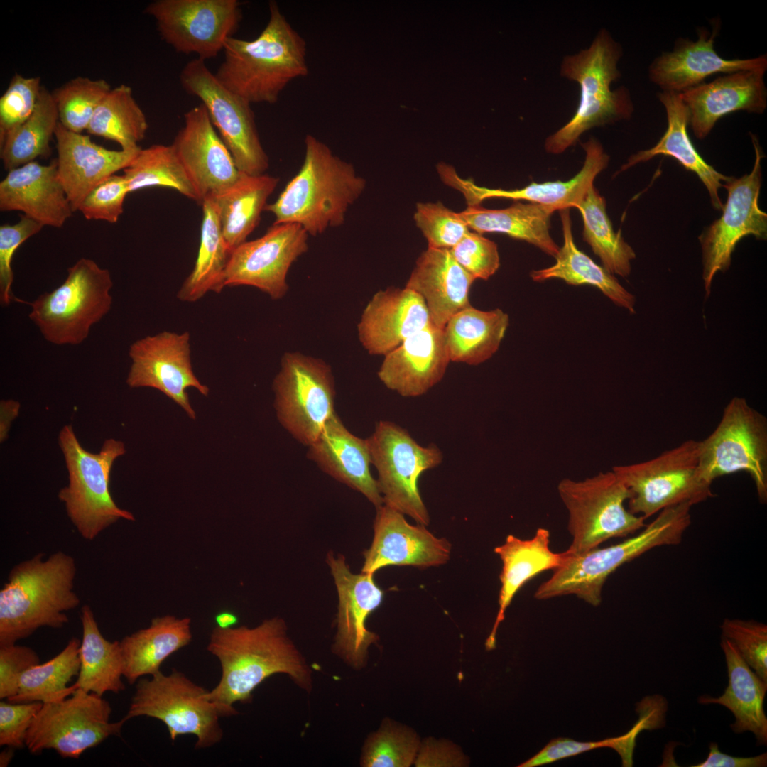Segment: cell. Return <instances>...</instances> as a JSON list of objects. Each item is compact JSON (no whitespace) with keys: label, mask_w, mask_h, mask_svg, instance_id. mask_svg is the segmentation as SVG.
<instances>
[{"label":"cell","mask_w":767,"mask_h":767,"mask_svg":"<svg viewBox=\"0 0 767 767\" xmlns=\"http://www.w3.org/2000/svg\"><path fill=\"white\" fill-rule=\"evenodd\" d=\"M111 89L103 79L92 80L81 76L55 89L51 93L56 104L59 123L75 133L87 131L97 107Z\"/></svg>","instance_id":"c3c4849f"},{"label":"cell","mask_w":767,"mask_h":767,"mask_svg":"<svg viewBox=\"0 0 767 767\" xmlns=\"http://www.w3.org/2000/svg\"><path fill=\"white\" fill-rule=\"evenodd\" d=\"M612 471L629 489V511L645 519L681 505L694 506L713 496L698 470V441L686 440L642 462L614 466Z\"/></svg>","instance_id":"8fae6325"},{"label":"cell","mask_w":767,"mask_h":767,"mask_svg":"<svg viewBox=\"0 0 767 767\" xmlns=\"http://www.w3.org/2000/svg\"><path fill=\"white\" fill-rule=\"evenodd\" d=\"M658 98L665 108L667 129L658 142L652 148L631 156L622 165L624 171L638 163L646 162L663 155L675 158L685 168L695 173L707 190L712 205L722 210L723 203L719 190L729 177L709 165L692 144L687 132L688 113L679 93L660 92Z\"/></svg>","instance_id":"d6a6232c"},{"label":"cell","mask_w":767,"mask_h":767,"mask_svg":"<svg viewBox=\"0 0 767 767\" xmlns=\"http://www.w3.org/2000/svg\"><path fill=\"white\" fill-rule=\"evenodd\" d=\"M755 68L724 74L680 93L688 113V126L698 139L705 138L721 118L738 111L762 114L767 107L764 75Z\"/></svg>","instance_id":"484cf974"},{"label":"cell","mask_w":767,"mask_h":767,"mask_svg":"<svg viewBox=\"0 0 767 767\" xmlns=\"http://www.w3.org/2000/svg\"><path fill=\"white\" fill-rule=\"evenodd\" d=\"M366 440L384 504L428 526L430 516L418 480L423 472L441 464L440 450L435 444L420 445L406 429L389 420L377 422Z\"/></svg>","instance_id":"5bb4252c"},{"label":"cell","mask_w":767,"mask_h":767,"mask_svg":"<svg viewBox=\"0 0 767 767\" xmlns=\"http://www.w3.org/2000/svg\"><path fill=\"white\" fill-rule=\"evenodd\" d=\"M509 325L500 308L482 310L471 305L455 314L443 330L451 361L478 365L499 349Z\"/></svg>","instance_id":"f35d334b"},{"label":"cell","mask_w":767,"mask_h":767,"mask_svg":"<svg viewBox=\"0 0 767 767\" xmlns=\"http://www.w3.org/2000/svg\"><path fill=\"white\" fill-rule=\"evenodd\" d=\"M59 122L55 102L41 86L36 109L31 116L11 131L0 143L1 159L8 171L51 153L50 142Z\"/></svg>","instance_id":"ee69618b"},{"label":"cell","mask_w":767,"mask_h":767,"mask_svg":"<svg viewBox=\"0 0 767 767\" xmlns=\"http://www.w3.org/2000/svg\"><path fill=\"white\" fill-rule=\"evenodd\" d=\"M751 138L756 153L751 171L739 178L729 177L724 183L728 195L722 214L699 236L707 296L716 273L729 269L732 253L741 239L748 235L762 240L767 236V214L758 206L763 155L757 139L753 135Z\"/></svg>","instance_id":"e0dca14e"},{"label":"cell","mask_w":767,"mask_h":767,"mask_svg":"<svg viewBox=\"0 0 767 767\" xmlns=\"http://www.w3.org/2000/svg\"><path fill=\"white\" fill-rule=\"evenodd\" d=\"M550 535L548 530L543 528H538L531 539L523 540L508 535L504 543L494 548V553L502 562V570L499 575V608L486 641L487 650L495 648L498 627L517 592L533 577L545 570H553L563 562L565 553L550 550Z\"/></svg>","instance_id":"836d02e7"},{"label":"cell","mask_w":767,"mask_h":767,"mask_svg":"<svg viewBox=\"0 0 767 767\" xmlns=\"http://www.w3.org/2000/svg\"><path fill=\"white\" fill-rule=\"evenodd\" d=\"M80 620L82 638L79 651L80 671L75 683L77 689L102 697L107 692L124 691L120 642L109 641L103 636L89 605L82 607Z\"/></svg>","instance_id":"60d3db41"},{"label":"cell","mask_w":767,"mask_h":767,"mask_svg":"<svg viewBox=\"0 0 767 767\" xmlns=\"http://www.w3.org/2000/svg\"><path fill=\"white\" fill-rule=\"evenodd\" d=\"M582 146L585 152L584 165L567 181L533 182L514 190L489 188L477 185L472 180L461 178L454 168L445 172L442 181L463 195L467 207L480 205L486 199L505 198L547 205L555 210L576 208L593 185L595 178L607 167L609 161V155L596 138H590Z\"/></svg>","instance_id":"cb8c5ba5"},{"label":"cell","mask_w":767,"mask_h":767,"mask_svg":"<svg viewBox=\"0 0 767 767\" xmlns=\"http://www.w3.org/2000/svg\"><path fill=\"white\" fill-rule=\"evenodd\" d=\"M308 236L297 224H273L262 236L246 241L232 251L225 285L252 286L272 300L283 298L289 289L286 278L290 268L308 250Z\"/></svg>","instance_id":"ffe728a7"},{"label":"cell","mask_w":767,"mask_h":767,"mask_svg":"<svg viewBox=\"0 0 767 767\" xmlns=\"http://www.w3.org/2000/svg\"><path fill=\"white\" fill-rule=\"evenodd\" d=\"M327 562L339 597L333 651L350 667L360 669L366 663L369 646L378 640L376 634L366 629V621L381 604L384 592L374 574L352 573L343 555L334 557L329 553Z\"/></svg>","instance_id":"7402d4cb"},{"label":"cell","mask_w":767,"mask_h":767,"mask_svg":"<svg viewBox=\"0 0 767 767\" xmlns=\"http://www.w3.org/2000/svg\"><path fill=\"white\" fill-rule=\"evenodd\" d=\"M1 211H21L44 226L60 228L73 212L58 175L57 160L32 161L8 171L0 183Z\"/></svg>","instance_id":"f546056e"},{"label":"cell","mask_w":767,"mask_h":767,"mask_svg":"<svg viewBox=\"0 0 767 767\" xmlns=\"http://www.w3.org/2000/svg\"><path fill=\"white\" fill-rule=\"evenodd\" d=\"M576 208L583 220V239L599 258L602 266L613 275L628 277L635 251L624 241L621 232L614 230L606 213V200L594 185Z\"/></svg>","instance_id":"7bdbcfd3"},{"label":"cell","mask_w":767,"mask_h":767,"mask_svg":"<svg viewBox=\"0 0 767 767\" xmlns=\"http://www.w3.org/2000/svg\"><path fill=\"white\" fill-rule=\"evenodd\" d=\"M414 220L429 248L450 249L470 230L459 212L440 202L418 203Z\"/></svg>","instance_id":"f907efd6"},{"label":"cell","mask_w":767,"mask_h":767,"mask_svg":"<svg viewBox=\"0 0 767 767\" xmlns=\"http://www.w3.org/2000/svg\"><path fill=\"white\" fill-rule=\"evenodd\" d=\"M190 339L187 332L163 331L134 342L129 349L131 364L126 381L132 388L161 391L195 420L187 389L194 388L205 396L210 389L193 371Z\"/></svg>","instance_id":"d6986e66"},{"label":"cell","mask_w":767,"mask_h":767,"mask_svg":"<svg viewBox=\"0 0 767 767\" xmlns=\"http://www.w3.org/2000/svg\"><path fill=\"white\" fill-rule=\"evenodd\" d=\"M279 178L267 174H240L236 183L225 192L211 198L221 224L224 241L232 251L246 241L261 219L269 196Z\"/></svg>","instance_id":"ab89813d"},{"label":"cell","mask_w":767,"mask_h":767,"mask_svg":"<svg viewBox=\"0 0 767 767\" xmlns=\"http://www.w3.org/2000/svg\"><path fill=\"white\" fill-rule=\"evenodd\" d=\"M268 9V21L254 40H227L224 60L214 73L222 85L251 104L276 103L290 82L308 74L305 40L276 1H270Z\"/></svg>","instance_id":"7a4b0ae2"},{"label":"cell","mask_w":767,"mask_h":767,"mask_svg":"<svg viewBox=\"0 0 767 767\" xmlns=\"http://www.w3.org/2000/svg\"><path fill=\"white\" fill-rule=\"evenodd\" d=\"M217 626L220 629H229L234 627L239 621L238 616L230 611L218 612L214 616Z\"/></svg>","instance_id":"be15d7a7"},{"label":"cell","mask_w":767,"mask_h":767,"mask_svg":"<svg viewBox=\"0 0 767 767\" xmlns=\"http://www.w3.org/2000/svg\"><path fill=\"white\" fill-rule=\"evenodd\" d=\"M123 170L129 192L150 187H170L198 202L193 185L171 144L141 148Z\"/></svg>","instance_id":"7dc6e473"},{"label":"cell","mask_w":767,"mask_h":767,"mask_svg":"<svg viewBox=\"0 0 767 767\" xmlns=\"http://www.w3.org/2000/svg\"><path fill=\"white\" fill-rule=\"evenodd\" d=\"M145 12L156 20L166 43L205 61L224 50L242 18L237 0H157Z\"/></svg>","instance_id":"ac0fdd59"},{"label":"cell","mask_w":767,"mask_h":767,"mask_svg":"<svg viewBox=\"0 0 767 767\" xmlns=\"http://www.w3.org/2000/svg\"><path fill=\"white\" fill-rule=\"evenodd\" d=\"M41 88L39 77L15 74L0 98V143L34 111Z\"/></svg>","instance_id":"816d5d0a"},{"label":"cell","mask_w":767,"mask_h":767,"mask_svg":"<svg viewBox=\"0 0 767 767\" xmlns=\"http://www.w3.org/2000/svg\"><path fill=\"white\" fill-rule=\"evenodd\" d=\"M39 663L38 655L28 646H0V698L9 700L16 695L21 675Z\"/></svg>","instance_id":"91938a15"},{"label":"cell","mask_w":767,"mask_h":767,"mask_svg":"<svg viewBox=\"0 0 767 767\" xmlns=\"http://www.w3.org/2000/svg\"><path fill=\"white\" fill-rule=\"evenodd\" d=\"M151 680L141 679L136 686L127 720L146 716L163 722L170 739L191 734L197 737L195 749L211 747L220 742L222 717L218 707L207 698V690L195 684L183 673L173 669L170 675L159 670Z\"/></svg>","instance_id":"7c38bea8"},{"label":"cell","mask_w":767,"mask_h":767,"mask_svg":"<svg viewBox=\"0 0 767 767\" xmlns=\"http://www.w3.org/2000/svg\"><path fill=\"white\" fill-rule=\"evenodd\" d=\"M272 386L278 422L295 440L308 447L336 413L330 366L299 352H285Z\"/></svg>","instance_id":"4fadbf2b"},{"label":"cell","mask_w":767,"mask_h":767,"mask_svg":"<svg viewBox=\"0 0 767 767\" xmlns=\"http://www.w3.org/2000/svg\"><path fill=\"white\" fill-rule=\"evenodd\" d=\"M21 404L13 399L1 400L0 402V441H5L13 420L18 415Z\"/></svg>","instance_id":"6125c7cd"},{"label":"cell","mask_w":767,"mask_h":767,"mask_svg":"<svg viewBox=\"0 0 767 767\" xmlns=\"http://www.w3.org/2000/svg\"><path fill=\"white\" fill-rule=\"evenodd\" d=\"M200 243L194 268L177 293L183 302L194 303L208 292L220 293L232 251L223 237L216 206L211 198L202 203Z\"/></svg>","instance_id":"b9f144b4"},{"label":"cell","mask_w":767,"mask_h":767,"mask_svg":"<svg viewBox=\"0 0 767 767\" xmlns=\"http://www.w3.org/2000/svg\"><path fill=\"white\" fill-rule=\"evenodd\" d=\"M418 742L410 731L385 721L369 736L363 748L364 767H408L413 762Z\"/></svg>","instance_id":"681fc988"},{"label":"cell","mask_w":767,"mask_h":767,"mask_svg":"<svg viewBox=\"0 0 767 767\" xmlns=\"http://www.w3.org/2000/svg\"><path fill=\"white\" fill-rule=\"evenodd\" d=\"M691 508L681 504L665 508L638 535L615 545L580 553L566 550L562 565L538 587L534 597L543 600L573 594L597 606L604 584L616 569L653 548L681 542L691 523Z\"/></svg>","instance_id":"8992f818"},{"label":"cell","mask_w":767,"mask_h":767,"mask_svg":"<svg viewBox=\"0 0 767 767\" xmlns=\"http://www.w3.org/2000/svg\"><path fill=\"white\" fill-rule=\"evenodd\" d=\"M148 130L146 116L133 97L131 88L120 85L97 107L87 131L118 143L121 149L138 148Z\"/></svg>","instance_id":"bcb514c9"},{"label":"cell","mask_w":767,"mask_h":767,"mask_svg":"<svg viewBox=\"0 0 767 767\" xmlns=\"http://www.w3.org/2000/svg\"><path fill=\"white\" fill-rule=\"evenodd\" d=\"M58 443L68 472V484L58 492L67 515L82 538L93 540L121 519L134 521V516L121 508L109 491L115 460L126 452L120 440H106L97 453L86 450L70 425L60 430Z\"/></svg>","instance_id":"52a82bcc"},{"label":"cell","mask_w":767,"mask_h":767,"mask_svg":"<svg viewBox=\"0 0 767 767\" xmlns=\"http://www.w3.org/2000/svg\"><path fill=\"white\" fill-rule=\"evenodd\" d=\"M698 470L712 484L724 475L745 472L758 499L767 500V419L741 397H734L705 439L698 441Z\"/></svg>","instance_id":"30bf717a"},{"label":"cell","mask_w":767,"mask_h":767,"mask_svg":"<svg viewBox=\"0 0 767 767\" xmlns=\"http://www.w3.org/2000/svg\"><path fill=\"white\" fill-rule=\"evenodd\" d=\"M13 749H14L9 748V749L5 750V751H2L1 753V755H0V766L1 767L6 766L9 763L10 761L11 760V758H12V757L13 756Z\"/></svg>","instance_id":"e7e4bbea"},{"label":"cell","mask_w":767,"mask_h":767,"mask_svg":"<svg viewBox=\"0 0 767 767\" xmlns=\"http://www.w3.org/2000/svg\"><path fill=\"white\" fill-rule=\"evenodd\" d=\"M450 361L444 330L431 322L385 355L377 376L400 396L418 397L442 379Z\"/></svg>","instance_id":"4316f807"},{"label":"cell","mask_w":767,"mask_h":767,"mask_svg":"<svg viewBox=\"0 0 767 767\" xmlns=\"http://www.w3.org/2000/svg\"><path fill=\"white\" fill-rule=\"evenodd\" d=\"M430 323L420 295L406 287H389L377 291L366 305L357 334L369 354L384 357Z\"/></svg>","instance_id":"f1b7e54d"},{"label":"cell","mask_w":767,"mask_h":767,"mask_svg":"<svg viewBox=\"0 0 767 767\" xmlns=\"http://www.w3.org/2000/svg\"><path fill=\"white\" fill-rule=\"evenodd\" d=\"M128 193V183L124 174H114L87 194L78 210L88 220L116 223L124 212V202Z\"/></svg>","instance_id":"9f6ffc18"},{"label":"cell","mask_w":767,"mask_h":767,"mask_svg":"<svg viewBox=\"0 0 767 767\" xmlns=\"http://www.w3.org/2000/svg\"><path fill=\"white\" fill-rule=\"evenodd\" d=\"M722 636L736 647L749 666L767 682V626L756 621L725 619Z\"/></svg>","instance_id":"f5cc1de1"},{"label":"cell","mask_w":767,"mask_h":767,"mask_svg":"<svg viewBox=\"0 0 767 767\" xmlns=\"http://www.w3.org/2000/svg\"><path fill=\"white\" fill-rule=\"evenodd\" d=\"M77 638L70 639L63 650L52 659L34 665L21 675L16 695L7 700L13 703L40 702L43 704L62 700L76 690L68 686L80 671V646Z\"/></svg>","instance_id":"f6af8a7d"},{"label":"cell","mask_w":767,"mask_h":767,"mask_svg":"<svg viewBox=\"0 0 767 767\" xmlns=\"http://www.w3.org/2000/svg\"><path fill=\"white\" fill-rule=\"evenodd\" d=\"M75 559L59 550L15 565L0 590V646L16 643L41 627L60 629L80 603L74 591Z\"/></svg>","instance_id":"277c9868"},{"label":"cell","mask_w":767,"mask_h":767,"mask_svg":"<svg viewBox=\"0 0 767 767\" xmlns=\"http://www.w3.org/2000/svg\"><path fill=\"white\" fill-rule=\"evenodd\" d=\"M767 764V754L754 757H736L719 751L717 744L712 742L707 758L692 767H763Z\"/></svg>","instance_id":"94428289"},{"label":"cell","mask_w":767,"mask_h":767,"mask_svg":"<svg viewBox=\"0 0 767 767\" xmlns=\"http://www.w3.org/2000/svg\"><path fill=\"white\" fill-rule=\"evenodd\" d=\"M621 55V45L602 28L589 48L563 58L560 74L579 85L580 99L571 119L546 138L548 153H563L586 131L631 117L634 109L629 89H611L621 76L618 63Z\"/></svg>","instance_id":"5b68a950"},{"label":"cell","mask_w":767,"mask_h":767,"mask_svg":"<svg viewBox=\"0 0 767 767\" xmlns=\"http://www.w3.org/2000/svg\"><path fill=\"white\" fill-rule=\"evenodd\" d=\"M717 21L711 33L701 28L698 39L679 38L672 51L664 52L651 63L648 77L662 92L682 93L704 82L714 74H727L755 68L767 69V55L748 59L728 60L714 49L719 33Z\"/></svg>","instance_id":"d4e9b609"},{"label":"cell","mask_w":767,"mask_h":767,"mask_svg":"<svg viewBox=\"0 0 767 767\" xmlns=\"http://www.w3.org/2000/svg\"><path fill=\"white\" fill-rule=\"evenodd\" d=\"M207 651L221 665L217 685L207 692L222 717L239 712L233 704L248 702L255 688L269 676L288 675L300 687L312 690V671L287 633L285 621L279 617L263 621L254 627H214Z\"/></svg>","instance_id":"6da1fadb"},{"label":"cell","mask_w":767,"mask_h":767,"mask_svg":"<svg viewBox=\"0 0 767 767\" xmlns=\"http://www.w3.org/2000/svg\"><path fill=\"white\" fill-rule=\"evenodd\" d=\"M721 647L727 665L728 686L720 697L702 695L698 702L724 706L734 715L735 722L730 726L734 732L751 731L758 744H766L767 717L763 701L767 682L751 670L730 640L722 636Z\"/></svg>","instance_id":"e575fe53"},{"label":"cell","mask_w":767,"mask_h":767,"mask_svg":"<svg viewBox=\"0 0 767 767\" xmlns=\"http://www.w3.org/2000/svg\"><path fill=\"white\" fill-rule=\"evenodd\" d=\"M180 81L183 88L206 107L238 170L251 175L264 174L269 161L261 143L251 104L222 85L205 61L197 58L184 66Z\"/></svg>","instance_id":"2e32d148"},{"label":"cell","mask_w":767,"mask_h":767,"mask_svg":"<svg viewBox=\"0 0 767 767\" xmlns=\"http://www.w3.org/2000/svg\"><path fill=\"white\" fill-rule=\"evenodd\" d=\"M450 250L456 261L475 280H488L499 268L496 244L475 232L469 230Z\"/></svg>","instance_id":"11a10c76"},{"label":"cell","mask_w":767,"mask_h":767,"mask_svg":"<svg viewBox=\"0 0 767 767\" xmlns=\"http://www.w3.org/2000/svg\"><path fill=\"white\" fill-rule=\"evenodd\" d=\"M112 287L108 269L92 259L81 258L67 269L61 285L28 303V317L47 342L79 345L109 312Z\"/></svg>","instance_id":"ba28073f"},{"label":"cell","mask_w":767,"mask_h":767,"mask_svg":"<svg viewBox=\"0 0 767 767\" xmlns=\"http://www.w3.org/2000/svg\"><path fill=\"white\" fill-rule=\"evenodd\" d=\"M171 144L190 179L198 203L225 192L241 173L202 103L185 114Z\"/></svg>","instance_id":"44dd1931"},{"label":"cell","mask_w":767,"mask_h":767,"mask_svg":"<svg viewBox=\"0 0 767 767\" xmlns=\"http://www.w3.org/2000/svg\"><path fill=\"white\" fill-rule=\"evenodd\" d=\"M557 491L568 513L572 542L567 550L570 553L588 551L646 526L643 516L625 508L631 491L612 470L582 481L563 479Z\"/></svg>","instance_id":"9c48e42d"},{"label":"cell","mask_w":767,"mask_h":767,"mask_svg":"<svg viewBox=\"0 0 767 767\" xmlns=\"http://www.w3.org/2000/svg\"><path fill=\"white\" fill-rule=\"evenodd\" d=\"M54 136L58 178L73 212L94 187L129 167L141 148L107 149L89 136L69 131L59 122Z\"/></svg>","instance_id":"83f0119b"},{"label":"cell","mask_w":767,"mask_h":767,"mask_svg":"<svg viewBox=\"0 0 767 767\" xmlns=\"http://www.w3.org/2000/svg\"><path fill=\"white\" fill-rule=\"evenodd\" d=\"M308 447V458L325 473L363 494L376 508L384 504L376 479L371 472L366 438L351 433L337 413Z\"/></svg>","instance_id":"4dcf8cb0"},{"label":"cell","mask_w":767,"mask_h":767,"mask_svg":"<svg viewBox=\"0 0 767 767\" xmlns=\"http://www.w3.org/2000/svg\"><path fill=\"white\" fill-rule=\"evenodd\" d=\"M192 639L191 619L173 615L155 617L150 625L123 638L120 642L123 676L133 685L141 676L153 675L171 654Z\"/></svg>","instance_id":"d590c367"},{"label":"cell","mask_w":767,"mask_h":767,"mask_svg":"<svg viewBox=\"0 0 767 767\" xmlns=\"http://www.w3.org/2000/svg\"><path fill=\"white\" fill-rule=\"evenodd\" d=\"M108 701L77 689L68 697L43 704L28 730L26 746L33 754L55 750L62 758H78L111 736H119L123 718L110 722Z\"/></svg>","instance_id":"9a60e30c"},{"label":"cell","mask_w":767,"mask_h":767,"mask_svg":"<svg viewBox=\"0 0 767 767\" xmlns=\"http://www.w3.org/2000/svg\"><path fill=\"white\" fill-rule=\"evenodd\" d=\"M600 747H611L621 756V759L628 758L632 751L631 742L626 734L601 741L580 742L567 738L551 740L537 754L522 763L519 767H535L550 763L567 757Z\"/></svg>","instance_id":"6f0895ef"},{"label":"cell","mask_w":767,"mask_h":767,"mask_svg":"<svg viewBox=\"0 0 767 767\" xmlns=\"http://www.w3.org/2000/svg\"><path fill=\"white\" fill-rule=\"evenodd\" d=\"M555 211L550 206L517 201L500 210L468 206L459 214L469 229L477 233L505 234L555 258L560 248L550 234V217Z\"/></svg>","instance_id":"74e56055"},{"label":"cell","mask_w":767,"mask_h":767,"mask_svg":"<svg viewBox=\"0 0 767 767\" xmlns=\"http://www.w3.org/2000/svg\"><path fill=\"white\" fill-rule=\"evenodd\" d=\"M474 281L450 249L428 247L416 260L405 287L422 298L431 322L444 328L455 314L471 305L469 293Z\"/></svg>","instance_id":"1f68e13d"},{"label":"cell","mask_w":767,"mask_h":767,"mask_svg":"<svg viewBox=\"0 0 767 767\" xmlns=\"http://www.w3.org/2000/svg\"><path fill=\"white\" fill-rule=\"evenodd\" d=\"M43 226L22 215L14 224L0 227V303L8 307L13 301L25 303L14 296L11 291L13 272L11 262L18 248L28 239L38 233Z\"/></svg>","instance_id":"db71d44e"},{"label":"cell","mask_w":767,"mask_h":767,"mask_svg":"<svg viewBox=\"0 0 767 767\" xmlns=\"http://www.w3.org/2000/svg\"><path fill=\"white\" fill-rule=\"evenodd\" d=\"M450 550L447 540L435 537L425 526L410 525L404 514L383 504L376 508L374 538L364 552L361 572L374 574L390 565L439 566L448 561Z\"/></svg>","instance_id":"603a6c76"},{"label":"cell","mask_w":767,"mask_h":767,"mask_svg":"<svg viewBox=\"0 0 767 767\" xmlns=\"http://www.w3.org/2000/svg\"><path fill=\"white\" fill-rule=\"evenodd\" d=\"M365 187L366 180L352 163L308 134L299 171L264 210L273 214V224H297L316 236L344 224L348 210Z\"/></svg>","instance_id":"3957f363"},{"label":"cell","mask_w":767,"mask_h":767,"mask_svg":"<svg viewBox=\"0 0 767 767\" xmlns=\"http://www.w3.org/2000/svg\"><path fill=\"white\" fill-rule=\"evenodd\" d=\"M562 222L563 244L555 256V263L548 268L530 273L535 282L560 279L572 285H589L599 289L615 305L635 312V296L602 266L596 263L576 246L572 232L570 209L559 210Z\"/></svg>","instance_id":"8d00e7d4"},{"label":"cell","mask_w":767,"mask_h":767,"mask_svg":"<svg viewBox=\"0 0 767 767\" xmlns=\"http://www.w3.org/2000/svg\"><path fill=\"white\" fill-rule=\"evenodd\" d=\"M0 702V745L22 749L31 723L40 709V702L13 703Z\"/></svg>","instance_id":"680465c9"}]
</instances>
